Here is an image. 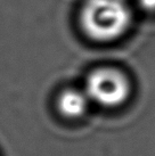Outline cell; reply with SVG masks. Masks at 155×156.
I'll list each match as a JSON object with an SVG mask.
<instances>
[{
    "mask_svg": "<svg viewBox=\"0 0 155 156\" xmlns=\"http://www.w3.org/2000/svg\"><path fill=\"white\" fill-rule=\"evenodd\" d=\"M79 23L90 40L108 44L128 32L132 12L125 0H86L79 14Z\"/></svg>",
    "mask_w": 155,
    "mask_h": 156,
    "instance_id": "1",
    "label": "cell"
},
{
    "mask_svg": "<svg viewBox=\"0 0 155 156\" xmlns=\"http://www.w3.org/2000/svg\"><path fill=\"white\" fill-rule=\"evenodd\" d=\"M83 90L90 103L105 108H116L129 99L131 83L122 71L99 67L88 74Z\"/></svg>",
    "mask_w": 155,
    "mask_h": 156,
    "instance_id": "2",
    "label": "cell"
},
{
    "mask_svg": "<svg viewBox=\"0 0 155 156\" xmlns=\"http://www.w3.org/2000/svg\"><path fill=\"white\" fill-rule=\"evenodd\" d=\"M90 100L85 90L69 88L60 92L57 97V109L62 116L77 120L88 112Z\"/></svg>",
    "mask_w": 155,
    "mask_h": 156,
    "instance_id": "3",
    "label": "cell"
},
{
    "mask_svg": "<svg viewBox=\"0 0 155 156\" xmlns=\"http://www.w3.org/2000/svg\"><path fill=\"white\" fill-rule=\"evenodd\" d=\"M138 5L145 12L154 13L155 12V0H137Z\"/></svg>",
    "mask_w": 155,
    "mask_h": 156,
    "instance_id": "4",
    "label": "cell"
}]
</instances>
